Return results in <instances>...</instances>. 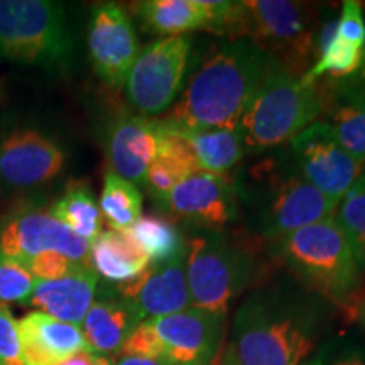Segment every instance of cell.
<instances>
[{"label":"cell","instance_id":"6da1fadb","mask_svg":"<svg viewBox=\"0 0 365 365\" xmlns=\"http://www.w3.org/2000/svg\"><path fill=\"white\" fill-rule=\"evenodd\" d=\"M269 65L271 59L245 39L217 46L163 122L176 132L239 127Z\"/></svg>","mask_w":365,"mask_h":365},{"label":"cell","instance_id":"7a4b0ae2","mask_svg":"<svg viewBox=\"0 0 365 365\" xmlns=\"http://www.w3.org/2000/svg\"><path fill=\"white\" fill-rule=\"evenodd\" d=\"M327 93L323 80L308 83L271 61L240 120L245 150H264L291 143L322 118Z\"/></svg>","mask_w":365,"mask_h":365},{"label":"cell","instance_id":"3957f363","mask_svg":"<svg viewBox=\"0 0 365 365\" xmlns=\"http://www.w3.org/2000/svg\"><path fill=\"white\" fill-rule=\"evenodd\" d=\"M239 39L259 48L293 76H303L318 59L317 7L291 0H242Z\"/></svg>","mask_w":365,"mask_h":365},{"label":"cell","instance_id":"277c9868","mask_svg":"<svg viewBox=\"0 0 365 365\" xmlns=\"http://www.w3.org/2000/svg\"><path fill=\"white\" fill-rule=\"evenodd\" d=\"M73 41L66 11L51 0H0V58L59 70L70 63Z\"/></svg>","mask_w":365,"mask_h":365},{"label":"cell","instance_id":"5b68a950","mask_svg":"<svg viewBox=\"0 0 365 365\" xmlns=\"http://www.w3.org/2000/svg\"><path fill=\"white\" fill-rule=\"evenodd\" d=\"M277 244L289 267L327 298L344 303L359 287L360 266L333 217L281 237Z\"/></svg>","mask_w":365,"mask_h":365},{"label":"cell","instance_id":"8992f818","mask_svg":"<svg viewBox=\"0 0 365 365\" xmlns=\"http://www.w3.org/2000/svg\"><path fill=\"white\" fill-rule=\"evenodd\" d=\"M223 319L193 307L148 319L134 328L118 355L156 359L166 365H212L220 346Z\"/></svg>","mask_w":365,"mask_h":365},{"label":"cell","instance_id":"52a82bcc","mask_svg":"<svg viewBox=\"0 0 365 365\" xmlns=\"http://www.w3.org/2000/svg\"><path fill=\"white\" fill-rule=\"evenodd\" d=\"M313 349L314 333L304 319L289 313L245 308L220 364L303 365Z\"/></svg>","mask_w":365,"mask_h":365},{"label":"cell","instance_id":"ba28073f","mask_svg":"<svg viewBox=\"0 0 365 365\" xmlns=\"http://www.w3.org/2000/svg\"><path fill=\"white\" fill-rule=\"evenodd\" d=\"M185 261L191 307L225 317L230 301L247 282V252L220 235H200L186 242Z\"/></svg>","mask_w":365,"mask_h":365},{"label":"cell","instance_id":"9c48e42d","mask_svg":"<svg viewBox=\"0 0 365 365\" xmlns=\"http://www.w3.org/2000/svg\"><path fill=\"white\" fill-rule=\"evenodd\" d=\"M190 51L191 38L182 34L154 41L139 53L124 86L130 103L144 117L159 115L176 103Z\"/></svg>","mask_w":365,"mask_h":365},{"label":"cell","instance_id":"30bf717a","mask_svg":"<svg viewBox=\"0 0 365 365\" xmlns=\"http://www.w3.org/2000/svg\"><path fill=\"white\" fill-rule=\"evenodd\" d=\"M289 145L298 175L339 203L364 173L365 163L346 153L322 120L301 130Z\"/></svg>","mask_w":365,"mask_h":365},{"label":"cell","instance_id":"8fae6325","mask_svg":"<svg viewBox=\"0 0 365 365\" xmlns=\"http://www.w3.org/2000/svg\"><path fill=\"white\" fill-rule=\"evenodd\" d=\"M0 252L27 264L43 252H59L73 262L88 266L90 242L81 239L44 210L29 208L14 213L0 227Z\"/></svg>","mask_w":365,"mask_h":365},{"label":"cell","instance_id":"7c38bea8","mask_svg":"<svg viewBox=\"0 0 365 365\" xmlns=\"http://www.w3.org/2000/svg\"><path fill=\"white\" fill-rule=\"evenodd\" d=\"M88 53L98 78L112 88H122L139 56V39L124 7L98 4L88 22Z\"/></svg>","mask_w":365,"mask_h":365},{"label":"cell","instance_id":"4fadbf2b","mask_svg":"<svg viewBox=\"0 0 365 365\" xmlns=\"http://www.w3.org/2000/svg\"><path fill=\"white\" fill-rule=\"evenodd\" d=\"M65 153L34 129H14L0 139V185L6 188H34L63 171Z\"/></svg>","mask_w":365,"mask_h":365},{"label":"cell","instance_id":"5bb4252c","mask_svg":"<svg viewBox=\"0 0 365 365\" xmlns=\"http://www.w3.org/2000/svg\"><path fill=\"white\" fill-rule=\"evenodd\" d=\"M185 257L154 264L134 281L117 286L118 298L130 308L137 322L170 317L191 308Z\"/></svg>","mask_w":365,"mask_h":365},{"label":"cell","instance_id":"9a60e30c","mask_svg":"<svg viewBox=\"0 0 365 365\" xmlns=\"http://www.w3.org/2000/svg\"><path fill=\"white\" fill-rule=\"evenodd\" d=\"M163 203L173 217L210 230H218L234 222L239 213L232 182L225 176L203 171L185 178Z\"/></svg>","mask_w":365,"mask_h":365},{"label":"cell","instance_id":"2e32d148","mask_svg":"<svg viewBox=\"0 0 365 365\" xmlns=\"http://www.w3.org/2000/svg\"><path fill=\"white\" fill-rule=\"evenodd\" d=\"M339 202L314 188L299 175L279 178L272 186L264 208V230L267 237H281L335 215Z\"/></svg>","mask_w":365,"mask_h":365},{"label":"cell","instance_id":"e0dca14e","mask_svg":"<svg viewBox=\"0 0 365 365\" xmlns=\"http://www.w3.org/2000/svg\"><path fill=\"white\" fill-rule=\"evenodd\" d=\"M168 127L144 115H124L108 130L107 153L112 171L134 185H144L150 164L159 154Z\"/></svg>","mask_w":365,"mask_h":365},{"label":"cell","instance_id":"ac0fdd59","mask_svg":"<svg viewBox=\"0 0 365 365\" xmlns=\"http://www.w3.org/2000/svg\"><path fill=\"white\" fill-rule=\"evenodd\" d=\"M325 122L339 144L355 159L365 163V78L360 73L344 80H327Z\"/></svg>","mask_w":365,"mask_h":365},{"label":"cell","instance_id":"d6986e66","mask_svg":"<svg viewBox=\"0 0 365 365\" xmlns=\"http://www.w3.org/2000/svg\"><path fill=\"white\" fill-rule=\"evenodd\" d=\"M19 325L24 365H58L78 352H91L81 327L33 312Z\"/></svg>","mask_w":365,"mask_h":365},{"label":"cell","instance_id":"ffe728a7","mask_svg":"<svg viewBox=\"0 0 365 365\" xmlns=\"http://www.w3.org/2000/svg\"><path fill=\"white\" fill-rule=\"evenodd\" d=\"M97 284L98 277L90 266H78L58 279H36L29 304L41 313L80 327L93 304Z\"/></svg>","mask_w":365,"mask_h":365},{"label":"cell","instance_id":"44dd1931","mask_svg":"<svg viewBox=\"0 0 365 365\" xmlns=\"http://www.w3.org/2000/svg\"><path fill=\"white\" fill-rule=\"evenodd\" d=\"M88 266L97 277L115 284L134 281L150 266L129 230H102L90 242Z\"/></svg>","mask_w":365,"mask_h":365},{"label":"cell","instance_id":"7402d4cb","mask_svg":"<svg viewBox=\"0 0 365 365\" xmlns=\"http://www.w3.org/2000/svg\"><path fill=\"white\" fill-rule=\"evenodd\" d=\"M81 325L91 352L107 357V354L120 352L124 341L139 322L124 301L112 298L93 301Z\"/></svg>","mask_w":365,"mask_h":365},{"label":"cell","instance_id":"603a6c76","mask_svg":"<svg viewBox=\"0 0 365 365\" xmlns=\"http://www.w3.org/2000/svg\"><path fill=\"white\" fill-rule=\"evenodd\" d=\"M176 134H180L188 144L198 170L210 175L225 176V173L235 168L245 154L240 125L234 129L190 130Z\"/></svg>","mask_w":365,"mask_h":365},{"label":"cell","instance_id":"cb8c5ba5","mask_svg":"<svg viewBox=\"0 0 365 365\" xmlns=\"http://www.w3.org/2000/svg\"><path fill=\"white\" fill-rule=\"evenodd\" d=\"M198 171V164L188 144L180 134L168 127V134L164 137L159 154L145 175L144 186L154 198L163 202L176 185Z\"/></svg>","mask_w":365,"mask_h":365},{"label":"cell","instance_id":"d4e9b609","mask_svg":"<svg viewBox=\"0 0 365 365\" xmlns=\"http://www.w3.org/2000/svg\"><path fill=\"white\" fill-rule=\"evenodd\" d=\"M132 7L150 31L164 38L188 34L207 26L198 0H144L132 4Z\"/></svg>","mask_w":365,"mask_h":365},{"label":"cell","instance_id":"484cf974","mask_svg":"<svg viewBox=\"0 0 365 365\" xmlns=\"http://www.w3.org/2000/svg\"><path fill=\"white\" fill-rule=\"evenodd\" d=\"M129 232L148 255L150 266L176 261L186 255V242L181 230L170 218L143 215L129 228Z\"/></svg>","mask_w":365,"mask_h":365},{"label":"cell","instance_id":"4316f807","mask_svg":"<svg viewBox=\"0 0 365 365\" xmlns=\"http://www.w3.org/2000/svg\"><path fill=\"white\" fill-rule=\"evenodd\" d=\"M49 213L75 232L81 239L91 242L102 232V213L93 193L83 182H73L65 195L54 202Z\"/></svg>","mask_w":365,"mask_h":365},{"label":"cell","instance_id":"83f0119b","mask_svg":"<svg viewBox=\"0 0 365 365\" xmlns=\"http://www.w3.org/2000/svg\"><path fill=\"white\" fill-rule=\"evenodd\" d=\"M98 207L102 218L112 230H129L143 217V193L134 182L108 171Z\"/></svg>","mask_w":365,"mask_h":365},{"label":"cell","instance_id":"f1b7e54d","mask_svg":"<svg viewBox=\"0 0 365 365\" xmlns=\"http://www.w3.org/2000/svg\"><path fill=\"white\" fill-rule=\"evenodd\" d=\"M362 65V48L346 43L336 33L319 49L317 63L301 78L308 83L318 80H344L359 73Z\"/></svg>","mask_w":365,"mask_h":365},{"label":"cell","instance_id":"f546056e","mask_svg":"<svg viewBox=\"0 0 365 365\" xmlns=\"http://www.w3.org/2000/svg\"><path fill=\"white\" fill-rule=\"evenodd\" d=\"M335 218L360 267H365V176L346 191L335 210Z\"/></svg>","mask_w":365,"mask_h":365},{"label":"cell","instance_id":"4dcf8cb0","mask_svg":"<svg viewBox=\"0 0 365 365\" xmlns=\"http://www.w3.org/2000/svg\"><path fill=\"white\" fill-rule=\"evenodd\" d=\"M36 277L24 264L0 252V304L29 303Z\"/></svg>","mask_w":365,"mask_h":365},{"label":"cell","instance_id":"1f68e13d","mask_svg":"<svg viewBox=\"0 0 365 365\" xmlns=\"http://www.w3.org/2000/svg\"><path fill=\"white\" fill-rule=\"evenodd\" d=\"M0 365H24L19 325L7 307L0 304Z\"/></svg>","mask_w":365,"mask_h":365},{"label":"cell","instance_id":"d6a6232c","mask_svg":"<svg viewBox=\"0 0 365 365\" xmlns=\"http://www.w3.org/2000/svg\"><path fill=\"white\" fill-rule=\"evenodd\" d=\"M336 33L346 43L364 48L365 41V26L362 2L359 0H345L341 6V14L336 22Z\"/></svg>","mask_w":365,"mask_h":365},{"label":"cell","instance_id":"836d02e7","mask_svg":"<svg viewBox=\"0 0 365 365\" xmlns=\"http://www.w3.org/2000/svg\"><path fill=\"white\" fill-rule=\"evenodd\" d=\"M78 266H83V264L73 262L71 259H68L66 255L59 252H43L31 259L29 264H27V269H29L36 279L49 281L66 276V274H70L73 269Z\"/></svg>","mask_w":365,"mask_h":365},{"label":"cell","instance_id":"e575fe53","mask_svg":"<svg viewBox=\"0 0 365 365\" xmlns=\"http://www.w3.org/2000/svg\"><path fill=\"white\" fill-rule=\"evenodd\" d=\"M58 365H113V362L105 355H98L93 352H78L68 357Z\"/></svg>","mask_w":365,"mask_h":365},{"label":"cell","instance_id":"d590c367","mask_svg":"<svg viewBox=\"0 0 365 365\" xmlns=\"http://www.w3.org/2000/svg\"><path fill=\"white\" fill-rule=\"evenodd\" d=\"M113 365H166L161 360L148 357H132V355H118Z\"/></svg>","mask_w":365,"mask_h":365},{"label":"cell","instance_id":"8d00e7d4","mask_svg":"<svg viewBox=\"0 0 365 365\" xmlns=\"http://www.w3.org/2000/svg\"><path fill=\"white\" fill-rule=\"evenodd\" d=\"M331 365H365V360L360 359L359 355H354V357L341 359V360H339V362H335V364H331Z\"/></svg>","mask_w":365,"mask_h":365},{"label":"cell","instance_id":"74e56055","mask_svg":"<svg viewBox=\"0 0 365 365\" xmlns=\"http://www.w3.org/2000/svg\"><path fill=\"white\" fill-rule=\"evenodd\" d=\"M362 12H364V26H365V4H362ZM360 76L365 78V41H364V48H362V65H360Z\"/></svg>","mask_w":365,"mask_h":365},{"label":"cell","instance_id":"f35d334b","mask_svg":"<svg viewBox=\"0 0 365 365\" xmlns=\"http://www.w3.org/2000/svg\"><path fill=\"white\" fill-rule=\"evenodd\" d=\"M360 318H362V323L365 325V301H364V304H362V312H360Z\"/></svg>","mask_w":365,"mask_h":365},{"label":"cell","instance_id":"ab89813d","mask_svg":"<svg viewBox=\"0 0 365 365\" xmlns=\"http://www.w3.org/2000/svg\"><path fill=\"white\" fill-rule=\"evenodd\" d=\"M212 365H222V364H220V362H217V360H215V362H213Z\"/></svg>","mask_w":365,"mask_h":365},{"label":"cell","instance_id":"60d3db41","mask_svg":"<svg viewBox=\"0 0 365 365\" xmlns=\"http://www.w3.org/2000/svg\"><path fill=\"white\" fill-rule=\"evenodd\" d=\"M362 175L365 176V164H364V173H362Z\"/></svg>","mask_w":365,"mask_h":365}]
</instances>
